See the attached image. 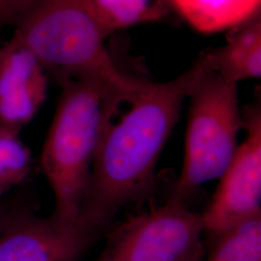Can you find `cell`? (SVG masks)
Listing matches in <instances>:
<instances>
[{
	"mask_svg": "<svg viewBox=\"0 0 261 261\" xmlns=\"http://www.w3.org/2000/svg\"><path fill=\"white\" fill-rule=\"evenodd\" d=\"M208 70L200 57L167 83L145 81L105 133L94 160L79 221L101 233L123 206L149 198L155 168L177 123L182 105ZM124 103V102H123Z\"/></svg>",
	"mask_w": 261,
	"mask_h": 261,
	"instance_id": "cell-1",
	"label": "cell"
},
{
	"mask_svg": "<svg viewBox=\"0 0 261 261\" xmlns=\"http://www.w3.org/2000/svg\"><path fill=\"white\" fill-rule=\"evenodd\" d=\"M60 86L41 167L56 198L54 214L64 223L77 224L105 133L123 102L130 99L93 79L72 80Z\"/></svg>",
	"mask_w": 261,
	"mask_h": 261,
	"instance_id": "cell-2",
	"label": "cell"
},
{
	"mask_svg": "<svg viewBox=\"0 0 261 261\" xmlns=\"http://www.w3.org/2000/svg\"><path fill=\"white\" fill-rule=\"evenodd\" d=\"M14 27L11 38L28 47L59 85L93 79L130 99L145 82L115 65L107 37L81 0H34Z\"/></svg>",
	"mask_w": 261,
	"mask_h": 261,
	"instance_id": "cell-3",
	"label": "cell"
},
{
	"mask_svg": "<svg viewBox=\"0 0 261 261\" xmlns=\"http://www.w3.org/2000/svg\"><path fill=\"white\" fill-rule=\"evenodd\" d=\"M189 98L184 165L169 197L184 204L198 187L224 175L243 128L237 84L208 69Z\"/></svg>",
	"mask_w": 261,
	"mask_h": 261,
	"instance_id": "cell-4",
	"label": "cell"
},
{
	"mask_svg": "<svg viewBox=\"0 0 261 261\" xmlns=\"http://www.w3.org/2000/svg\"><path fill=\"white\" fill-rule=\"evenodd\" d=\"M201 214L169 198L166 205L130 217L109 235L95 261H192L205 256Z\"/></svg>",
	"mask_w": 261,
	"mask_h": 261,
	"instance_id": "cell-5",
	"label": "cell"
},
{
	"mask_svg": "<svg viewBox=\"0 0 261 261\" xmlns=\"http://www.w3.org/2000/svg\"><path fill=\"white\" fill-rule=\"evenodd\" d=\"M246 140L238 146L209 205L201 214L205 231L214 233L260 212L261 108L255 100L243 111Z\"/></svg>",
	"mask_w": 261,
	"mask_h": 261,
	"instance_id": "cell-6",
	"label": "cell"
},
{
	"mask_svg": "<svg viewBox=\"0 0 261 261\" xmlns=\"http://www.w3.org/2000/svg\"><path fill=\"white\" fill-rule=\"evenodd\" d=\"M97 236L81 222L15 207L0 232V261H79Z\"/></svg>",
	"mask_w": 261,
	"mask_h": 261,
	"instance_id": "cell-7",
	"label": "cell"
},
{
	"mask_svg": "<svg viewBox=\"0 0 261 261\" xmlns=\"http://www.w3.org/2000/svg\"><path fill=\"white\" fill-rule=\"evenodd\" d=\"M47 74L28 47L11 38L0 46V126L19 130L46 100Z\"/></svg>",
	"mask_w": 261,
	"mask_h": 261,
	"instance_id": "cell-8",
	"label": "cell"
},
{
	"mask_svg": "<svg viewBox=\"0 0 261 261\" xmlns=\"http://www.w3.org/2000/svg\"><path fill=\"white\" fill-rule=\"evenodd\" d=\"M223 47L201 55L207 68L226 82L236 84L261 75V16L232 29Z\"/></svg>",
	"mask_w": 261,
	"mask_h": 261,
	"instance_id": "cell-9",
	"label": "cell"
},
{
	"mask_svg": "<svg viewBox=\"0 0 261 261\" xmlns=\"http://www.w3.org/2000/svg\"><path fill=\"white\" fill-rule=\"evenodd\" d=\"M196 31L212 34L233 29L260 13L261 0H168Z\"/></svg>",
	"mask_w": 261,
	"mask_h": 261,
	"instance_id": "cell-10",
	"label": "cell"
},
{
	"mask_svg": "<svg viewBox=\"0 0 261 261\" xmlns=\"http://www.w3.org/2000/svg\"><path fill=\"white\" fill-rule=\"evenodd\" d=\"M106 37L113 31L162 19L168 0H81Z\"/></svg>",
	"mask_w": 261,
	"mask_h": 261,
	"instance_id": "cell-11",
	"label": "cell"
},
{
	"mask_svg": "<svg viewBox=\"0 0 261 261\" xmlns=\"http://www.w3.org/2000/svg\"><path fill=\"white\" fill-rule=\"evenodd\" d=\"M209 235L204 261H261V211Z\"/></svg>",
	"mask_w": 261,
	"mask_h": 261,
	"instance_id": "cell-12",
	"label": "cell"
},
{
	"mask_svg": "<svg viewBox=\"0 0 261 261\" xmlns=\"http://www.w3.org/2000/svg\"><path fill=\"white\" fill-rule=\"evenodd\" d=\"M18 130L0 126V197L28 177L32 158Z\"/></svg>",
	"mask_w": 261,
	"mask_h": 261,
	"instance_id": "cell-13",
	"label": "cell"
},
{
	"mask_svg": "<svg viewBox=\"0 0 261 261\" xmlns=\"http://www.w3.org/2000/svg\"><path fill=\"white\" fill-rule=\"evenodd\" d=\"M34 0H0V33L9 25H15Z\"/></svg>",
	"mask_w": 261,
	"mask_h": 261,
	"instance_id": "cell-14",
	"label": "cell"
},
{
	"mask_svg": "<svg viewBox=\"0 0 261 261\" xmlns=\"http://www.w3.org/2000/svg\"><path fill=\"white\" fill-rule=\"evenodd\" d=\"M14 206L11 205L7 202L0 201V232L2 231L3 227L5 226V224L7 220L9 219L10 215L12 211L14 210Z\"/></svg>",
	"mask_w": 261,
	"mask_h": 261,
	"instance_id": "cell-15",
	"label": "cell"
},
{
	"mask_svg": "<svg viewBox=\"0 0 261 261\" xmlns=\"http://www.w3.org/2000/svg\"><path fill=\"white\" fill-rule=\"evenodd\" d=\"M204 258H205V256H204V257H201V258H197V259H195V260L192 261H204Z\"/></svg>",
	"mask_w": 261,
	"mask_h": 261,
	"instance_id": "cell-16",
	"label": "cell"
}]
</instances>
